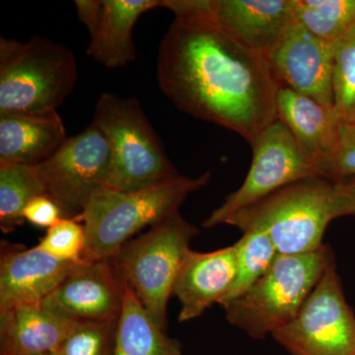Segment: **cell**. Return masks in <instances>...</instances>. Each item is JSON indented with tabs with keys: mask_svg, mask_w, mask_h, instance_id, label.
Returning <instances> with one entry per match:
<instances>
[{
	"mask_svg": "<svg viewBox=\"0 0 355 355\" xmlns=\"http://www.w3.org/2000/svg\"><path fill=\"white\" fill-rule=\"evenodd\" d=\"M157 81L178 109L250 146L279 119V84L265 55L202 18L175 17L159 48Z\"/></svg>",
	"mask_w": 355,
	"mask_h": 355,
	"instance_id": "6da1fadb",
	"label": "cell"
},
{
	"mask_svg": "<svg viewBox=\"0 0 355 355\" xmlns=\"http://www.w3.org/2000/svg\"><path fill=\"white\" fill-rule=\"evenodd\" d=\"M210 179L209 171L195 178L180 175L130 193L100 187L76 217L85 230L83 260H111L133 235L179 211L186 198L207 186Z\"/></svg>",
	"mask_w": 355,
	"mask_h": 355,
	"instance_id": "7a4b0ae2",
	"label": "cell"
},
{
	"mask_svg": "<svg viewBox=\"0 0 355 355\" xmlns=\"http://www.w3.org/2000/svg\"><path fill=\"white\" fill-rule=\"evenodd\" d=\"M76 55L41 36L0 37V114L55 113L77 83Z\"/></svg>",
	"mask_w": 355,
	"mask_h": 355,
	"instance_id": "3957f363",
	"label": "cell"
},
{
	"mask_svg": "<svg viewBox=\"0 0 355 355\" xmlns=\"http://www.w3.org/2000/svg\"><path fill=\"white\" fill-rule=\"evenodd\" d=\"M92 125L111 147V163L104 186L130 193L180 176L139 100L102 93Z\"/></svg>",
	"mask_w": 355,
	"mask_h": 355,
	"instance_id": "277c9868",
	"label": "cell"
},
{
	"mask_svg": "<svg viewBox=\"0 0 355 355\" xmlns=\"http://www.w3.org/2000/svg\"><path fill=\"white\" fill-rule=\"evenodd\" d=\"M334 260L330 248L300 254H279L268 272L223 308L226 319L254 340L291 323Z\"/></svg>",
	"mask_w": 355,
	"mask_h": 355,
	"instance_id": "5b68a950",
	"label": "cell"
},
{
	"mask_svg": "<svg viewBox=\"0 0 355 355\" xmlns=\"http://www.w3.org/2000/svg\"><path fill=\"white\" fill-rule=\"evenodd\" d=\"M331 190L330 180L311 178L275 191L226 224L242 232L263 231L279 254L311 253L323 246L324 231L335 219Z\"/></svg>",
	"mask_w": 355,
	"mask_h": 355,
	"instance_id": "8992f818",
	"label": "cell"
},
{
	"mask_svg": "<svg viewBox=\"0 0 355 355\" xmlns=\"http://www.w3.org/2000/svg\"><path fill=\"white\" fill-rule=\"evenodd\" d=\"M200 230L180 211L127 243L112 260L154 321L166 331L175 282Z\"/></svg>",
	"mask_w": 355,
	"mask_h": 355,
	"instance_id": "52a82bcc",
	"label": "cell"
},
{
	"mask_svg": "<svg viewBox=\"0 0 355 355\" xmlns=\"http://www.w3.org/2000/svg\"><path fill=\"white\" fill-rule=\"evenodd\" d=\"M272 336L291 355H355V315L335 259L296 317Z\"/></svg>",
	"mask_w": 355,
	"mask_h": 355,
	"instance_id": "ba28073f",
	"label": "cell"
},
{
	"mask_svg": "<svg viewBox=\"0 0 355 355\" xmlns=\"http://www.w3.org/2000/svg\"><path fill=\"white\" fill-rule=\"evenodd\" d=\"M251 146L253 160L245 181L205 219L203 227L226 224L238 212L275 191L311 178L321 177L279 119L266 127Z\"/></svg>",
	"mask_w": 355,
	"mask_h": 355,
	"instance_id": "9c48e42d",
	"label": "cell"
},
{
	"mask_svg": "<svg viewBox=\"0 0 355 355\" xmlns=\"http://www.w3.org/2000/svg\"><path fill=\"white\" fill-rule=\"evenodd\" d=\"M111 163L108 139L94 125L65 140L51 157L34 166L46 196L76 218L89 198L104 186Z\"/></svg>",
	"mask_w": 355,
	"mask_h": 355,
	"instance_id": "30bf717a",
	"label": "cell"
},
{
	"mask_svg": "<svg viewBox=\"0 0 355 355\" xmlns=\"http://www.w3.org/2000/svg\"><path fill=\"white\" fill-rule=\"evenodd\" d=\"M162 8L209 21L266 58L293 20V0H162Z\"/></svg>",
	"mask_w": 355,
	"mask_h": 355,
	"instance_id": "8fae6325",
	"label": "cell"
},
{
	"mask_svg": "<svg viewBox=\"0 0 355 355\" xmlns=\"http://www.w3.org/2000/svg\"><path fill=\"white\" fill-rule=\"evenodd\" d=\"M127 284L112 259L83 261L74 266L43 305L76 323L116 321Z\"/></svg>",
	"mask_w": 355,
	"mask_h": 355,
	"instance_id": "7c38bea8",
	"label": "cell"
},
{
	"mask_svg": "<svg viewBox=\"0 0 355 355\" xmlns=\"http://www.w3.org/2000/svg\"><path fill=\"white\" fill-rule=\"evenodd\" d=\"M266 60L279 85L334 108V44L292 20Z\"/></svg>",
	"mask_w": 355,
	"mask_h": 355,
	"instance_id": "4fadbf2b",
	"label": "cell"
},
{
	"mask_svg": "<svg viewBox=\"0 0 355 355\" xmlns=\"http://www.w3.org/2000/svg\"><path fill=\"white\" fill-rule=\"evenodd\" d=\"M76 7L88 30L89 57L107 69H120L137 58L135 23L147 11L161 8L162 0H76Z\"/></svg>",
	"mask_w": 355,
	"mask_h": 355,
	"instance_id": "5bb4252c",
	"label": "cell"
},
{
	"mask_svg": "<svg viewBox=\"0 0 355 355\" xmlns=\"http://www.w3.org/2000/svg\"><path fill=\"white\" fill-rule=\"evenodd\" d=\"M77 263L58 260L39 246L1 243L0 312L20 305H41Z\"/></svg>",
	"mask_w": 355,
	"mask_h": 355,
	"instance_id": "9a60e30c",
	"label": "cell"
},
{
	"mask_svg": "<svg viewBox=\"0 0 355 355\" xmlns=\"http://www.w3.org/2000/svg\"><path fill=\"white\" fill-rule=\"evenodd\" d=\"M237 277L234 245L209 253L189 251L175 282L173 294L180 301L179 322L202 316L212 305L220 304Z\"/></svg>",
	"mask_w": 355,
	"mask_h": 355,
	"instance_id": "2e32d148",
	"label": "cell"
},
{
	"mask_svg": "<svg viewBox=\"0 0 355 355\" xmlns=\"http://www.w3.org/2000/svg\"><path fill=\"white\" fill-rule=\"evenodd\" d=\"M277 111L306 158L324 178L338 149L343 123L335 109L279 85Z\"/></svg>",
	"mask_w": 355,
	"mask_h": 355,
	"instance_id": "e0dca14e",
	"label": "cell"
},
{
	"mask_svg": "<svg viewBox=\"0 0 355 355\" xmlns=\"http://www.w3.org/2000/svg\"><path fill=\"white\" fill-rule=\"evenodd\" d=\"M69 139L58 112L0 114V164L36 166Z\"/></svg>",
	"mask_w": 355,
	"mask_h": 355,
	"instance_id": "ac0fdd59",
	"label": "cell"
},
{
	"mask_svg": "<svg viewBox=\"0 0 355 355\" xmlns=\"http://www.w3.org/2000/svg\"><path fill=\"white\" fill-rule=\"evenodd\" d=\"M76 322L41 305H20L0 312L2 355H42L55 352Z\"/></svg>",
	"mask_w": 355,
	"mask_h": 355,
	"instance_id": "d6986e66",
	"label": "cell"
},
{
	"mask_svg": "<svg viewBox=\"0 0 355 355\" xmlns=\"http://www.w3.org/2000/svg\"><path fill=\"white\" fill-rule=\"evenodd\" d=\"M181 343L160 328L127 284L113 355H181Z\"/></svg>",
	"mask_w": 355,
	"mask_h": 355,
	"instance_id": "ffe728a7",
	"label": "cell"
},
{
	"mask_svg": "<svg viewBox=\"0 0 355 355\" xmlns=\"http://www.w3.org/2000/svg\"><path fill=\"white\" fill-rule=\"evenodd\" d=\"M46 196L34 166L0 164V228L10 233L22 225L24 210L33 198Z\"/></svg>",
	"mask_w": 355,
	"mask_h": 355,
	"instance_id": "44dd1931",
	"label": "cell"
},
{
	"mask_svg": "<svg viewBox=\"0 0 355 355\" xmlns=\"http://www.w3.org/2000/svg\"><path fill=\"white\" fill-rule=\"evenodd\" d=\"M293 20L335 44L355 27V0H293Z\"/></svg>",
	"mask_w": 355,
	"mask_h": 355,
	"instance_id": "7402d4cb",
	"label": "cell"
},
{
	"mask_svg": "<svg viewBox=\"0 0 355 355\" xmlns=\"http://www.w3.org/2000/svg\"><path fill=\"white\" fill-rule=\"evenodd\" d=\"M237 254V277L220 306L239 297L263 277L279 256L277 248L263 231L252 229L243 232L234 244Z\"/></svg>",
	"mask_w": 355,
	"mask_h": 355,
	"instance_id": "603a6c76",
	"label": "cell"
},
{
	"mask_svg": "<svg viewBox=\"0 0 355 355\" xmlns=\"http://www.w3.org/2000/svg\"><path fill=\"white\" fill-rule=\"evenodd\" d=\"M333 95L340 121L355 125V27L334 44Z\"/></svg>",
	"mask_w": 355,
	"mask_h": 355,
	"instance_id": "cb8c5ba5",
	"label": "cell"
},
{
	"mask_svg": "<svg viewBox=\"0 0 355 355\" xmlns=\"http://www.w3.org/2000/svg\"><path fill=\"white\" fill-rule=\"evenodd\" d=\"M116 321L76 323L55 350L58 355H113Z\"/></svg>",
	"mask_w": 355,
	"mask_h": 355,
	"instance_id": "d4e9b609",
	"label": "cell"
},
{
	"mask_svg": "<svg viewBox=\"0 0 355 355\" xmlns=\"http://www.w3.org/2000/svg\"><path fill=\"white\" fill-rule=\"evenodd\" d=\"M38 246L58 260L79 263L83 261L86 235L83 223L76 218H62L48 229Z\"/></svg>",
	"mask_w": 355,
	"mask_h": 355,
	"instance_id": "484cf974",
	"label": "cell"
},
{
	"mask_svg": "<svg viewBox=\"0 0 355 355\" xmlns=\"http://www.w3.org/2000/svg\"><path fill=\"white\" fill-rule=\"evenodd\" d=\"M355 178V125L343 123L335 156L324 173L330 181Z\"/></svg>",
	"mask_w": 355,
	"mask_h": 355,
	"instance_id": "4316f807",
	"label": "cell"
},
{
	"mask_svg": "<svg viewBox=\"0 0 355 355\" xmlns=\"http://www.w3.org/2000/svg\"><path fill=\"white\" fill-rule=\"evenodd\" d=\"M25 220L38 227L50 229L65 218L62 209L46 196H39L28 203L24 210Z\"/></svg>",
	"mask_w": 355,
	"mask_h": 355,
	"instance_id": "83f0119b",
	"label": "cell"
},
{
	"mask_svg": "<svg viewBox=\"0 0 355 355\" xmlns=\"http://www.w3.org/2000/svg\"><path fill=\"white\" fill-rule=\"evenodd\" d=\"M331 198L335 219L355 216V178L333 182Z\"/></svg>",
	"mask_w": 355,
	"mask_h": 355,
	"instance_id": "f1b7e54d",
	"label": "cell"
},
{
	"mask_svg": "<svg viewBox=\"0 0 355 355\" xmlns=\"http://www.w3.org/2000/svg\"><path fill=\"white\" fill-rule=\"evenodd\" d=\"M42 355H58L55 354V352H51V354H42Z\"/></svg>",
	"mask_w": 355,
	"mask_h": 355,
	"instance_id": "f546056e",
	"label": "cell"
},
{
	"mask_svg": "<svg viewBox=\"0 0 355 355\" xmlns=\"http://www.w3.org/2000/svg\"><path fill=\"white\" fill-rule=\"evenodd\" d=\"M0 355H2V354H0Z\"/></svg>",
	"mask_w": 355,
	"mask_h": 355,
	"instance_id": "4dcf8cb0",
	"label": "cell"
}]
</instances>
